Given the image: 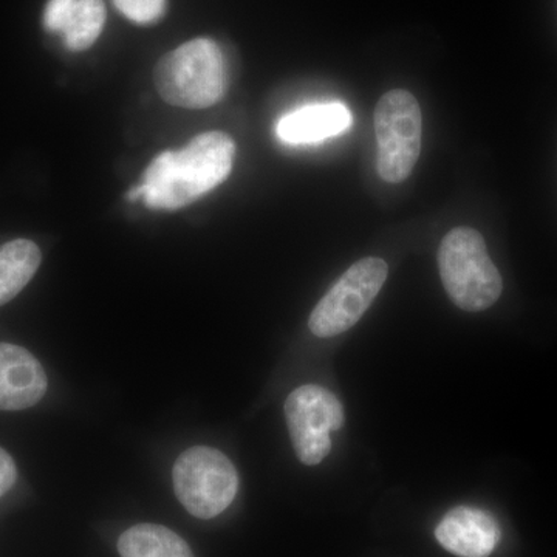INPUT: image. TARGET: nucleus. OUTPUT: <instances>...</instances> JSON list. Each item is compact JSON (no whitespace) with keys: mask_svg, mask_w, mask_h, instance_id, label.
Returning a JSON list of instances; mask_svg holds the SVG:
<instances>
[{"mask_svg":"<svg viewBox=\"0 0 557 557\" xmlns=\"http://www.w3.org/2000/svg\"><path fill=\"white\" fill-rule=\"evenodd\" d=\"M234 157L236 143L225 132L197 135L182 150H166L156 157L126 199L143 200L161 211H177L225 182Z\"/></svg>","mask_w":557,"mask_h":557,"instance_id":"f257e3e1","label":"nucleus"},{"mask_svg":"<svg viewBox=\"0 0 557 557\" xmlns=\"http://www.w3.org/2000/svg\"><path fill=\"white\" fill-rule=\"evenodd\" d=\"M153 81L168 104L183 109L211 108L228 89L225 54L214 40H189L161 58Z\"/></svg>","mask_w":557,"mask_h":557,"instance_id":"f03ea898","label":"nucleus"},{"mask_svg":"<svg viewBox=\"0 0 557 557\" xmlns=\"http://www.w3.org/2000/svg\"><path fill=\"white\" fill-rule=\"evenodd\" d=\"M438 269L443 287L458 309L483 311L500 298L504 281L478 230H450L440 245Z\"/></svg>","mask_w":557,"mask_h":557,"instance_id":"7ed1b4c3","label":"nucleus"},{"mask_svg":"<svg viewBox=\"0 0 557 557\" xmlns=\"http://www.w3.org/2000/svg\"><path fill=\"white\" fill-rule=\"evenodd\" d=\"M175 496L194 518L212 519L233 504L239 490L236 468L225 454L194 446L177 458L172 471Z\"/></svg>","mask_w":557,"mask_h":557,"instance_id":"20e7f679","label":"nucleus"},{"mask_svg":"<svg viewBox=\"0 0 557 557\" xmlns=\"http://www.w3.org/2000/svg\"><path fill=\"white\" fill-rule=\"evenodd\" d=\"M373 123L381 178L392 185L405 182L421 152L423 116L417 98L408 90L387 91L376 104Z\"/></svg>","mask_w":557,"mask_h":557,"instance_id":"39448f33","label":"nucleus"},{"mask_svg":"<svg viewBox=\"0 0 557 557\" xmlns=\"http://www.w3.org/2000/svg\"><path fill=\"white\" fill-rule=\"evenodd\" d=\"M387 263L380 258L358 260L333 284L313 313L309 325L319 338H332L354 327L383 288Z\"/></svg>","mask_w":557,"mask_h":557,"instance_id":"423d86ee","label":"nucleus"},{"mask_svg":"<svg viewBox=\"0 0 557 557\" xmlns=\"http://www.w3.org/2000/svg\"><path fill=\"white\" fill-rule=\"evenodd\" d=\"M285 417L296 456L307 467H314L329 456L330 434L344 424L339 399L327 388L314 384H306L289 394Z\"/></svg>","mask_w":557,"mask_h":557,"instance_id":"0eeeda50","label":"nucleus"},{"mask_svg":"<svg viewBox=\"0 0 557 557\" xmlns=\"http://www.w3.org/2000/svg\"><path fill=\"white\" fill-rule=\"evenodd\" d=\"M47 386L46 370L27 348L0 344V410L38 405Z\"/></svg>","mask_w":557,"mask_h":557,"instance_id":"6e6552de","label":"nucleus"},{"mask_svg":"<svg viewBox=\"0 0 557 557\" xmlns=\"http://www.w3.org/2000/svg\"><path fill=\"white\" fill-rule=\"evenodd\" d=\"M435 537L443 548L458 557H487L500 541V528L483 509L458 507L438 523Z\"/></svg>","mask_w":557,"mask_h":557,"instance_id":"1a4fd4ad","label":"nucleus"},{"mask_svg":"<svg viewBox=\"0 0 557 557\" xmlns=\"http://www.w3.org/2000/svg\"><path fill=\"white\" fill-rule=\"evenodd\" d=\"M351 126V113L343 102L306 106L282 116L277 137L288 145H309L343 134Z\"/></svg>","mask_w":557,"mask_h":557,"instance_id":"9d476101","label":"nucleus"},{"mask_svg":"<svg viewBox=\"0 0 557 557\" xmlns=\"http://www.w3.org/2000/svg\"><path fill=\"white\" fill-rule=\"evenodd\" d=\"M42 260L35 242L17 239L0 248V307L27 287Z\"/></svg>","mask_w":557,"mask_h":557,"instance_id":"9b49d317","label":"nucleus"},{"mask_svg":"<svg viewBox=\"0 0 557 557\" xmlns=\"http://www.w3.org/2000/svg\"><path fill=\"white\" fill-rule=\"evenodd\" d=\"M119 552L121 557H194L177 533L156 523H139L124 531Z\"/></svg>","mask_w":557,"mask_h":557,"instance_id":"f8f14e48","label":"nucleus"},{"mask_svg":"<svg viewBox=\"0 0 557 557\" xmlns=\"http://www.w3.org/2000/svg\"><path fill=\"white\" fill-rule=\"evenodd\" d=\"M106 22L102 0H78L64 28L65 44L70 50L89 49L100 38Z\"/></svg>","mask_w":557,"mask_h":557,"instance_id":"ddd939ff","label":"nucleus"},{"mask_svg":"<svg viewBox=\"0 0 557 557\" xmlns=\"http://www.w3.org/2000/svg\"><path fill=\"white\" fill-rule=\"evenodd\" d=\"M120 13L135 24L148 25L163 16L166 0H113Z\"/></svg>","mask_w":557,"mask_h":557,"instance_id":"4468645a","label":"nucleus"},{"mask_svg":"<svg viewBox=\"0 0 557 557\" xmlns=\"http://www.w3.org/2000/svg\"><path fill=\"white\" fill-rule=\"evenodd\" d=\"M78 0H49L44 11V25L53 33L64 32L73 9Z\"/></svg>","mask_w":557,"mask_h":557,"instance_id":"2eb2a0df","label":"nucleus"},{"mask_svg":"<svg viewBox=\"0 0 557 557\" xmlns=\"http://www.w3.org/2000/svg\"><path fill=\"white\" fill-rule=\"evenodd\" d=\"M17 479L16 465L7 450L0 448V497L5 496Z\"/></svg>","mask_w":557,"mask_h":557,"instance_id":"dca6fc26","label":"nucleus"}]
</instances>
